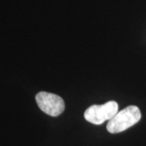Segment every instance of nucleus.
Masks as SVG:
<instances>
[{
	"mask_svg": "<svg viewBox=\"0 0 146 146\" xmlns=\"http://www.w3.org/2000/svg\"><path fill=\"white\" fill-rule=\"evenodd\" d=\"M141 118L140 109L136 106H129L119 111L109 120L106 128L110 133H119L137 123Z\"/></svg>",
	"mask_w": 146,
	"mask_h": 146,
	"instance_id": "obj_1",
	"label": "nucleus"
},
{
	"mask_svg": "<svg viewBox=\"0 0 146 146\" xmlns=\"http://www.w3.org/2000/svg\"><path fill=\"white\" fill-rule=\"evenodd\" d=\"M119 112V105L115 101H110L102 105H93L84 111V117L88 122L100 125L106 120H110Z\"/></svg>",
	"mask_w": 146,
	"mask_h": 146,
	"instance_id": "obj_2",
	"label": "nucleus"
},
{
	"mask_svg": "<svg viewBox=\"0 0 146 146\" xmlns=\"http://www.w3.org/2000/svg\"><path fill=\"white\" fill-rule=\"evenodd\" d=\"M36 102L44 113L53 117L60 115L65 109L63 98L54 94L40 92L36 95Z\"/></svg>",
	"mask_w": 146,
	"mask_h": 146,
	"instance_id": "obj_3",
	"label": "nucleus"
}]
</instances>
